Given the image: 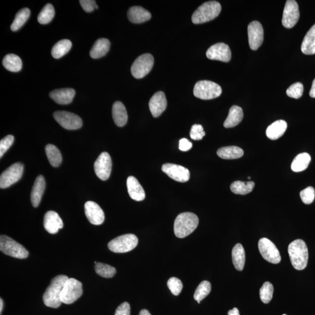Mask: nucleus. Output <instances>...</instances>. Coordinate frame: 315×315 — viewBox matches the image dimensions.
Wrapping results in <instances>:
<instances>
[{
	"label": "nucleus",
	"mask_w": 315,
	"mask_h": 315,
	"mask_svg": "<svg viewBox=\"0 0 315 315\" xmlns=\"http://www.w3.org/2000/svg\"><path fill=\"white\" fill-rule=\"evenodd\" d=\"M68 279L65 275H59L53 278L44 292L43 301L44 305L52 308H58L62 304L60 294L62 293L64 284Z\"/></svg>",
	"instance_id": "obj_1"
},
{
	"label": "nucleus",
	"mask_w": 315,
	"mask_h": 315,
	"mask_svg": "<svg viewBox=\"0 0 315 315\" xmlns=\"http://www.w3.org/2000/svg\"><path fill=\"white\" fill-rule=\"evenodd\" d=\"M288 252L293 267L297 271H302L308 264V249L305 242L302 240L292 242L288 246Z\"/></svg>",
	"instance_id": "obj_2"
},
{
	"label": "nucleus",
	"mask_w": 315,
	"mask_h": 315,
	"mask_svg": "<svg viewBox=\"0 0 315 315\" xmlns=\"http://www.w3.org/2000/svg\"><path fill=\"white\" fill-rule=\"evenodd\" d=\"M199 218L192 212H184L178 215L174 223V233L179 238L189 236L199 225Z\"/></svg>",
	"instance_id": "obj_3"
},
{
	"label": "nucleus",
	"mask_w": 315,
	"mask_h": 315,
	"mask_svg": "<svg viewBox=\"0 0 315 315\" xmlns=\"http://www.w3.org/2000/svg\"><path fill=\"white\" fill-rule=\"evenodd\" d=\"M221 6L219 3L210 1L204 3L193 13L192 17L195 24H203L213 20L221 13Z\"/></svg>",
	"instance_id": "obj_4"
},
{
	"label": "nucleus",
	"mask_w": 315,
	"mask_h": 315,
	"mask_svg": "<svg viewBox=\"0 0 315 315\" xmlns=\"http://www.w3.org/2000/svg\"><path fill=\"white\" fill-rule=\"evenodd\" d=\"M221 86L210 81H200L197 82L193 89L194 96L203 100H210L221 96Z\"/></svg>",
	"instance_id": "obj_5"
},
{
	"label": "nucleus",
	"mask_w": 315,
	"mask_h": 315,
	"mask_svg": "<svg viewBox=\"0 0 315 315\" xmlns=\"http://www.w3.org/2000/svg\"><path fill=\"white\" fill-rule=\"evenodd\" d=\"M0 250L6 255L17 259H26L29 255L24 246L6 235L0 237Z\"/></svg>",
	"instance_id": "obj_6"
},
{
	"label": "nucleus",
	"mask_w": 315,
	"mask_h": 315,
	"mask_svg": "<svg viewBox=\"0 0 315 315\" xmlns=\"http://www.w3.org/2000/svg\"><path fill=\"white\" fill-rule=\"evenodd\" d=\"M82 293V283L75 279H68L61 293V301L65 304H71L81 297Z\"/></svg>",
	"instance_id": "obj_7"
},
{
	"label": "nucleus",
	"mask_w": 315,
	"mask_h": 315,
	"mask_svg": "<svg viewBox=\"0 0 315 315\" xmlns=\"http://www.w3.org/2000/svg\"><path fill=\"white\" fill-rule=\"evenodd\" d=\"M138 242V238L134 234L121 235L109 242L108 248L114 253H126L133 250Z\"/></svg>",
	"instance_id": "obj_8"
},
{
	"label": "nucleus",
	"mask_w": 315,
	"mask_h": 315,
	"mask_svg": "<svg viewBox=\"0 0 315 315\" xmlns=\"http://www.w3.org/2000/svg\"><path fill=\"white\" fill-rule=\"evenodd\" d=\"M154 58L150 53L139 57L131 67V73L136 78H142L150 73L154 66Z\"/></svg>",
	"instance_id": "obj_9"
},
{
	"label": "nucleus",
	"mask_w": 315,
	"mask_h": 315,
	"mask_svg": "<svg viewBox=\"0 0 315 315\" xmlns=\"http://www.w3.org/2000/svg\"><path fill=\"white\" fill-rule=\"evenodd\" d=\"M24 172V165L15 163L3 172L0 176V188L6 189L16 183L21 179Z\"/></svg>",
	"instance_id": "obj_10"
},
{
	"label": "nucleus",
	"mask_w": 315,
	"mask_h": 315,
	"mask_svg": "<svg viewBox=\"0 0 315 315\" xmlns=\"http://www.w3.org/2000/svg\"><path fill=\"white\" fill-rule=\"evenodd\" d=\"M53 117L61 126L67 130H77L82 126L81 117L73 113L57 111L53 114Z\"/></svg>",
	"instance_id": "obj_11"
},
{
	"label": "nucleus",
	"mask_w": 315,
	"mask_h": 315,
	"mask_svg": "<svg viewBox=\"0 0 315 315\" xmlns=\"http://www.w3.org/2000/svg\"><path fill=\"white\" fill-rule=\"evenodd\" d=\"M258 247L261 255L268 262L273 264H278L280 262L282 258L279 250L268 239L265 238L260 239L258 243Z\"/></svg>",
	"instance_id": "obj_12"
},
{
	"label": "nucleus",
	"mask_w": 315,
	"mask_h": 315,
	"mask_svg": "<svg viewBox=\"0 0 315 315\" xmlns=\"http://www.w3.org/2000/svg\"><path fill=\"white\" fill-rule=\"evenodd\" d=\"M299 18V7L295 0H288L284 7L282 24L286 28H292L297 24Z\"/></svg>",
	"instance_id": "obj_13"
},
{
	"label": "nucleus",
	"mask_w": 315,
	"mask_h": 315,
	"mask_svg": "<svg viewBox=\"0 0 315 315\" xmlns=\"http://www.w3.org/2000/svg\"><path fill=\"white\" fill-rule=\"evenodd\" d=\"M112 162L110 155L104 152L101 154L94 164L95 172L102 181L108 180L111 175Z\"/></svg>",
	"instance_id": "obj_14"
},
{
	"label": "nucleus",
	"mask_w": 315,
	"mask_h": 315,
	"mask_svg": "<svg viewBox=\"0 0 315 315\" xmlns=\"http://www.w3.org/2000/svg\"><path fill=\"white\" fill-rule=\"evenodd\" d=\"M248 39L250 49L256 51L263 43L264 30L262 25L259 21L250 23L248 28Z\"/></svg>",
	"instance_id": "obj_15"
},
{
	"label": "nucleus",
	"mask_w": 315,
	"mask_h": 315,
	"mask_svg": "<svg viewBox=\"0 0 315 315\" xmlns=\"http://www.w3.org/2000/svg\"><path fill=\"white\" fill-rule=\"evenodd\" d=\"M162 170L171 179L182 183L188 182L191 177L188 169L176 164H164L162 166Z\"/></svg>",
	"instance_id": "obj_16"
},
{
	"label": "nucleus",
	"mask_w": 315,
	"mask_h": 315,
	"mask_svg": "<svg viewBox=\"0 0 315 315\" xmlns=\"http://www.w3.org/2000/svg\"><path fill=\"white\" fill-rule=\"evenodd\" d=\"M206 56L208 59L221 62H229L231 59V51L227 44L223 43H216L208 49Z\"/></svg>",
	"instance_id": "obj_17"
},
{
	"label": "nucleus",
	"mask_w": 315,
	"mask_h": 315,
	"mask_svg": "<svg viewBox=\"0 0 315 315\" xmlns=\"http://www.w3.org/2000/svg\"><path fill=\"white\" fill-rule=\"evenodd\" d=\"M84 207L86 217L91 223L100 226L104 222V211L97 203L89 201L85 204Z\"/></svg>",
	"instance_id": "obj_18"
},
{
	"label": "nucleus",
	"mask_w": 315,
	"mask_h": 315,
	"mask_svg": "<svg viewBox=\"0 0 315 315\" xmlns=\"http://www.w3.org/2000/svg\"><path fill=\"white\" fill-rule=\"evenodd\" d=\"M43 226L49 233L55 234L63 229L64 224L62 218L56 212L49 211L44 215Z\"/></svg>",
	"instance_id": "obj_19"
},
{
	"label": "nucleus",
	"mask_w": 315,
	"mask_h": 315,
	"mask_svg": "<svg viewBox=\"0 0 315 315\" xmlns=\"http://www.w3.org/2000/svg\"><path fill=\"white\" fill-rule=\"evenodd\" d=\"M167 107V101L165 95L162 91L155 93L151 98L149 108L154 117H158L165 111Z\"/></svg>",
	"instance_id": "obj_20"
},
{
	"label": "nucleus",
	"mask_w": 315,
	"mask_h": 315,
	"mask_svg": "<svg viewBox=\"0 0 315 315\" xmlns=\"http://www.w3.org/2000/svg\"><path fill=\"white\" fill-rule=\"evenodd\" d=\"M127 187L129 196L132 200L141 202L145 199V192L135 177L131 176L127 178Z\"/></svg>",
	"instance_id": "obj_21"
},
{
	"label": "nucleus",
	"mask_w": 315,
	"mask_h": 315,
	"mask_svg": "<svg viewBox=\"0 0 315 315\" xmlns=\"http://www.w3.org/2000/svg\"><path fill=\"white\" fill-rule=\"evenodd\" d=\"M75 91L72 88L56 89L49 94V96L57 104L68 105L71 103L75 96Z\"/></svg>",
	"instance_id": "obj_22"
},
{
	"label": "nucleus",
	"mask_w": 315,
	"mask_h": 315,
	"mask_svg": "<svg viewBox=\"0 0 315 315\" xmlns=\"http://www.w3.org/2000/svg\"><path fill=\"white\" fill-rule=\"evenodd\" d=\"M127 17L134 24H141L150 20L151 14L149 11L140 6L130 8L127 13Z\"/></svg>",
	"instance_id": "obj_23"
},
{
	"label": "nucleus",
	"mask_w": 315,
	"mask_h": 315,
	"mask_svg": "<svg viewBox=\"0 0 315 315\" xmlns=\"http://www.w3.org/2000/svg\"><path fill=\"white\" fill-rule=\"evenodd\" d=\"M45 187L46 183L44 177L42 175L38 176L34 182L31 196H30V199H31V202L34 207H37L39 206L44 192Z\"/></svg>",
	"instance_id": "obj_24"
},
{
	"label": "nucleus",
	"mask_w": 315,
	"mask_h": 315,
	"mask_svg": "<svg viewBox=\"0 0 315 315\" xmlns=\"http://www.w3.org/2000/svg\"><path fill=\"white\" fill-rule=\"evenodd\" d=\"M112 116L114 122L119 127H123L126 124L128 115L126 108L121 102L117 101L112 107Z\"/></svg>",
	"instance_id": "obj_25"
},
{
	"label": "nucleus",
	"mask_w": 315,
	"mask_h": 315,
	"mask_svg": "<svg viewBox=\"0 0 315 315\" xmlns=\"http://www.w3.org/2000/svg\"><path fill=\"white\" fill-rule=\"evenodd\" d=\"M111 43L108 39L105 38H101L98 39L94 43L89 54L91 58L94 59L102 58L109 51Z\"/></svg>",
	"instance_id": "obj_26"
},
{
	"label": "nucleus",
	"mask_w": 315,
	"mask_h": 315,
	"mask_svg": "<svg viewBox=\"0 0 315 315\" xmlns=\"http://www.w3.org/2000/svg\"><path fill=\"white\" fill-rule=\"evenodd\" d=\"M287 128V124L286 121L283 120L276 121L267 127L266 136L269 139L278 140L284 135Z\"/></svg>",
	"instance_id": "obj_27"
},
{
	"label": "nucleus",
	"mask_w": 315,
	"mask_h": 315,
	"mask_svg": "<svg viewBox=\"0 0 315 315\" xmlns=\"http://www.w3.org/2000/svg\"><path fill=\"white\" fill-rule=\"evenodd\" d=\"M244 117V113L242 109L236 105H234L231 108L225 122L223 123V126L226 128H232L237 126L240 124Z\"/></svg>",
	"instance_id": "obj_28"
},
{
	"label": "nucleus",
	"mask_w": 315,
	"mask_h": 315,
	"mask_svg": "<svg viewBox=\"0 0 315 315\" xmlns=\"http://www.w3.org/2000/svg\"><path fill=\"white\" fill-rule=\"evenodd\" d=\"M301 51L303 54L306 55L315 54V24L311 27L303 38Z\"/></svg>",
	"instance_id": "obj_29"
},
{
	"label": "nucleus",
	"mask_w": 315,
	"mask_h": 315,
	"mask_svg": "<svg viewBox=\"0 0 315 315\" xmlns=\"http://www.w3.org/2000/svg\"><path fill=\"white\" fill-rule=\"evenodd\" d=\"M233 262L235 268L238 271H242L245 264V252L241 244L235 245L232 251Z\"/></svg>",
	"instance_id": "obj_30"
},
{
	"label": "nucleus",
	"mask_w": 315,
	"mask_h": 315,
	"mask_svg": "<svg viewBox=\"0 0 315 315\" xmlns=\"http://www.w3.org/2000/svg\"><path fill=\"white\" fill-rule=\"evenodd\" d=\"M217 155L222 159H235L241 158L244 155V151L236 146L225 147L217 151Z\"/></svg>",
	"instance_id": "obj_31"
},
{
	"label": "nucleus",
	"mask_w": 315,
	"mask_h": 315,
	"mask_svg": "<svg viewBox=\"0 0 315 315\" xmlns=\"http://www.w3.org/2000/svg\"><path fill=\"white\" fill-rule=\"evenodd\" d=\"M3 64L7 70L14 73L20 71L22 67V62L20 57L14 54L6 55L3 60Z\"/></svg>",
	"instance_id": "obj_32"
},
{
	"label": "nucleus",
	"mask_w": 315,
	"mask_h": 315,
	"mask_svg": "<svg viewBox=\"0 0 315 315\" xmlns=\"http://www.w3.org/2000/svg\"><path fill=\"white\" fill-rule=\"evenodd\" d=\"M310 161L311 158L309 154H299L292 162L291 169L295 172L303 171L308 168Z\"/></svg>",
	"instance_id": "obj_33"
},
{
	"label": "nucleus",
	"mask_w": 315,
	"mask_h": 315,
	"mask_svg": "<svg viewBox=\"0 0 315 315\" xmlns=\"http://www.w3.org/2000/svg\"><path fill=\"white\" fill-rule=\"evenodd\" d=\"M255 185V183L252 181L248 182L235 181L231 184L230 188L231 191L235 194L245 195L252 192Z\"/></svg>",
	"instance_id": "obj_34"
},
{
	"label": "nucleus",
	"mask_w": 315,
	"mask_h": 315,
	"mask_svg": "<svg viewBox=\"0 0 315 315\" xmlns=\"http://www.w3.org/2000/svg\"><path fill=\"white\" fill-rule=\"evenodd\" d=\"M45 151L51 165L53 167L59 166L62 162V156L58 148L53 144H48Z\"/></svg>",
	"instance_id": "obj_35"
},
{
	"label": "nucleus",
	"mask_w": 315,
	"mask_h": 315,
	"mask_svg": "<svg viewBox=\"0 0 315 315\" xmlns=\"http://www.w3.org/2000/svg\"><path fill=\"white\" fill-rule=\"evenodd\" d=\"M72 47L71 41L68 39L61 40L54 45L52 50V55L55 59L62 58L70 51Z\"/></svg>",
	"instance_id": "obj_36"
},
{
	"label": "nucleus",
	"mask_w": 315,
	"mask_h": 315,
	"mask_svg": "<svg viewBox=\"0 0 315 315\" xmlns=\"http://www.w3.org/2000/svg\"><path fill=\"white\" fill-rule=\"evenodd\" d=\"M30 11L28 8L21 10L15 16V20L11 26V29L16 32L25 24L29 18Z\"/></svg>",
	"instance_id": "obj_37"
},
{
	"label": "nucleus",
	"mask_w": 315,
	"mask_h": 315,
	"mask_svg": "<svg viewBox=\"0 0 315 315\" xmlns=\"http://www.w3.org/2000/svg\"><path fill=\"white\" fill-rule=\"evenodd\" d=\"M55 11L51 4H47L40 11L37 17V21L40 24H48L54 18Z\"/></svg>",
	"instance_id": "obj_38"
},
{
	"label": "nucleus",
	"mask_w": 315,
	"mask_h": 315,
	"mask_svg": "<svg viewBox=\"0 0 315 315\" xmlns=\"http://www.w3.org/2000/svg\"><path fill=\"white\" fill-rule=\"evenodd\" d=\"M211 290V284L208 281H203L201 283L196 290L194 298L195 300L200 303L210 293Z\"/></svg>",
	"instance_id": "obj_39"
},
{
	"label": "nucleus",
	"mask_w": 315,
	"mask_h": 315,
	"mask_svg": "<svg viewBox=\"0 0 315 315\" xmlns=\"http://www.w3.org/2000/svg\"><path fill=\"white\" fill-rule=\"evenodd\" d=\"M95 270L99 276L104 278H112L116 273L115 267L102 263H97L95 265Z\"/></svg>",
	"instance_id": "obj_40"
},
{
	"label": "nucleus",
	"mask_w": 315,
	"mask_h": 315,
	"mask_svg": "<svg viewBox=\"0 0 315 315\" xmlns=\"http://www.w3.org/2000/svg\"><path fill=\"white\" fill-rule=\"evenodd\" d=\"M274 287L270 282H265L260 290L261 301L264 303L270 302L273 298Z\"/></svg>",
	"instance_id": "obj_41"
},
{
	"label": "nucleus",
	"mask_w": 315,
	"mask_h": 315,
	"mask_svg": "<svg viewBox=\"0 0 315 315\" xmlns=\"http://www.w3.org/2000/svg\"><path fill=\"white\" fill-rule=\"evenodd\" d=\"M286 93L287 96L290 98H300L303 93V85L301 82L294 83L287 89Z\"/></svg>",
	"instance_id": "obj_42"
},
{
	"label": "nucleus",
	"mask_w": 315,
	"mask_h": 315,
	"mask_svg": "<svg viewBox=\"0 0 315 315\" xmlns=\"http://www.w3.org/2000/svg\"><path fill=\"white\" fill-rule=\"evenodd\" d=\"M169 289L174 295H179L183 288V284L181 281L176 278H170L167 283Z\"/></svg>",
	"instance_id": "obj_43"
},
{
	"label": "nucleus",
	"mask_w": 315,
	"mask_h": 315,
	"mask_svg": "<svg viewBox=\"0 0 315 315\" xmlns=\"http://www.w3.org/2000/svg\"><path fill=\"white\" fill-rule=\"evenodd\" d=\"M301 199L303 203L310 204L313 202L315 192L313 188L308 187L300 192Z\"/></svg>",
	"instance_id": "obj_44"
},
{
	"label": "nucleus",
	"mask_w": 315,
	"mask_h": 315,
	"mask_svg": "<svg viewBox=\"0 0 315 315\" xmlns=\"http://www.w3.org/2000/svg\"><path fill=\"white\" fill-rule=\"evenodd\" d=\"M14 141V136L8 135L3 138L0 142V157H2L7 150H9Z\"/></svg>",
	"instance_id": "obj_45"
},
{
	"label": "nucleus",
	"mask_w": 315,
	"mask_h": 315,
	"mask_svg": "<svg viewBox=\"0 0 315 315\" xmlns=\"http://www.w3.org/2000/svg\"><path fill=\"white\" fill-rule=\"evenodd\" d=\"M206 135V132L204 131V129L202 125L194 124L191 128L190 136L192 140H202Z\"/></svg>",
	"instance_id": "obj_46"
},
{
	"label": "nucleus",
	"mask_w": 315,
	"mask_h": 315,
	"mask_svg": "<svg viewBox=\"0 0 315 315\" xmlns=\"http://www.w3.org/2000/svg\"><path fill=\"white\" fill-rule=\"evenodd\" d=\"M79 3L83 10L86 13H91L96 9L97 4L94 0H80Z\"/></svg>",
	"instance_id": "obj_47"
},
{
	"label": "nucleus",
	"mask_w": 315,
	"mask_h": 315,
	"mask_svg": "<svg viewBox=\"0 0 315 315\" xmlns=\"http://www.w3.org/2000/svg\"><path fill=\"white\" fill-rule=\"evenodd\" d=\"M115 315H130V306L127 302L121 303L116 310Z\"/></svg>",
	"instance_id": "obj_48"
},
{
	"label": "nucleus",
	"mask_w": 315,
	"mask_h": 315,
	"mask_svg": "<svg viewBox=\"0 0 315 315\" xmlns=\"http://www.w3.org/2000/svg\"><path fill=\"white\" fill-rule=\"evenodd\" d=\"M192 143L187 139H182L179 141V150L182 151H189L192 149Z\"/></svg>",
	"instance_id": "obj_49"
},
{
	"label": "nucleus",
	"mask_w": 315,
	"mask_h": 315,
	"mask_svg": "<svg viewBox=\"0 0 315 315\" xmlns=\"http://www.w3.org/2000/svg\"><path fill=\"white\" fill-rule=\"evenodd\" d=\"M309 96L311 98H315V78L312 82V88L309 92Z\"/></svg>",
	"instance_id": "obj_50"
},
{
	"label": "nucleus",
	"mask_w": 315,
	"mask_h": 315,
	"mask_svg": "<svg viewBox=\"0 0 315 315\" xmlns=\"http://www.w3.org/2000/svg\"><path fill=\"white\" fill-rule=\"evenodd\" d=\"M228 315H240V314L239 310L237 308H234L233 309L229 311Z\"/></svg>",
	"instance_id": "obj_51"
},
{
	"label": "nucleus",
	"mask_w": 315,
	"mask_h": 315,
	"mask_svg": "<svg viewBox=\"0 0 315 315\" xmlns=\"http://www.w3.org/2000/svg\"><path fill=\"white\" fill-rule=\"evenodd\" d=\"M139 315H151L149 311L147 309H143L140 311Z\"/></svg>",
	"instance_id": "obj_52"
},
{
	"label": "nucleus",
	"mask_w": 315,
	"mask_h": 315,
	"mask_svg": "<svg viewBox=\"0 0 315 315\" xmlns=\"http://www.w3.org/2000/svg\"><path fill=\"white\" fill-rule=\"evenodd\" d=\"M3 309V301L2 298H1L0 299V313H1V314H2Z\"/></svg>",
	"instance_id": "obj_53"
},
{
	"label": "nucleus",
	"mask_w": 315,
	"mask_h": 315,
	"mask_svg": "<svg viewBox=\"0 0 315 315\" xmlns=\"http://www.w3.org/2000/svg\"><path fill=\"white\" fill-rule=\"evenodd\" d=\"M283 315H287V314H283Z\"/></svg>",
	"instance_id": "obj_54"
}]
</instances>
